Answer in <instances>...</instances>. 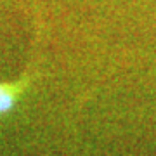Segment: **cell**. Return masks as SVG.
Listing matches in <instances>:
<instances>
[{
	"label": "cell",
	"mask_w": 156,
	"mask_h": 156,
	"mask_svg": "<svg viewBox=\"0 0 156 156\" xmlns=\"http://www.w3.org/2000/svg\"><path fill=\"white\" fill-rule=\"evenodd\" d=\"M19 89H21V85L17 83H0V115L12 109L17 99V94H19Z\"/></svg>",
	"instance_id": "6da1fadb"
}]
</instances>
